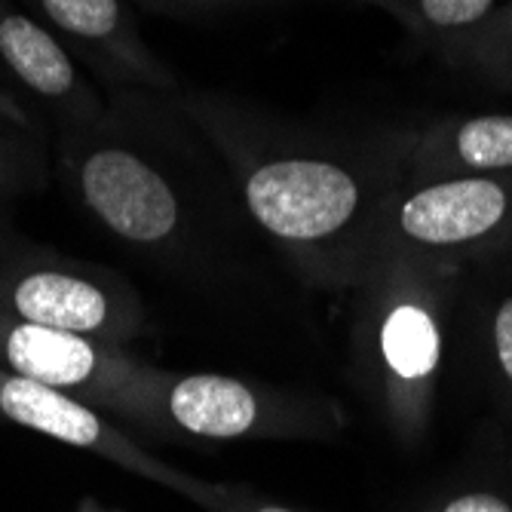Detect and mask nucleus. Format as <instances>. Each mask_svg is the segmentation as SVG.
I'll return each mask as SVG.
<instances>
[{
  "label": "nucleus",
  "instance_id": "nucleus-17",
  "mask_svg": "<svg viewBox=\"0 0 512 512\" xmlns=\"http://www.w3.org/2000/svg\"><path fill=\"white\" fill-rule=\"evenodd\" d=\"M157 16H175V19H203V16H221L246 10L255 4H270V0H132Z\"/></svg>",
  "mask_w": 512,
  "mask_h": 512
},
{
  "label": "nucleus",
  "instance_id": "nucleus-8",
  "mask_svg": "<svg viewBox=\"0 0 512 512\" xmlns=\"http://www.w3.org/2000/svg\"><path fill=\"white\" fill-rule=\"evenodd\" d=\"M0 417H7V421L40 436H50L62 445L99 454L135 476L172 488L175 494L194 500L197 506H203L206 497L212 494L215 482L188 476L157 460L142 445H135L132 436L123 433L114 421H108L105 411L92 408L62 390L13 375L7 368H0Z\"/></svg>",
  "mask_w": 512,
  "mask_h": 512
},
{
  "label": "nucleus",
  "instance_id": "nucleus-11",
  "mask_svg": "<svg viewBox=\"0 0 512 512\" xmlns=\"http://www.w3.org/2000/svg\"><path fill=\"white\" fill-rule=\"evenodd\" d=\"M402 175H512V114L442 117L405 132Z\"/></svg>",
  "mask_w": 512,
  "mask_h": 512
},
{
  "label": "nucleus",
  "instance_id": "nucleus-5",
  "mask_svg": "<svg viewBox=\"0 0 512 512\" xmlns=\"http://www.w3.org/2000/svg\"><path fill=\"white\" fill-rule=\"evenodd\" d=\"M0 368L108 411L142 433L172 436L163 417L169 371L148 365L126 347L0 313Z\"/></svg>",
  "mask_w": 512,
  "mask_h": 512
},
{
  "label": "nucleus",
  "instance_id": "nucleus-1",
  "mask_svg": "<svg viewBox=\"0 0 512 512\" xmlns=\"http://www.w3.org/2000/svg\"><path fill=\"white\" fill-rule=\"evenodd\" d=\"M59 178L74 206L142 264L188 283L240 267L234 181L175 96L108 92L102 117L59 129Z\"/></svg>",
  "mask_w": 512,
  "mask_h": 512
},
{
  "label": "nucleus",
  "instance_id": "nucleus-4",
  "mask_svg": "<svg viewBox=\"0 0 512 512\" xmlns=\"http://www.w3.org/2000/svg\"><path fill=\"white\" fill-rule=\"evenodd\" d=\"M371 252L457 270L512 252V175H402L371 224Z\"/></svg>",
  "mask_w": 512,
  "mask_h": 512
},
{
  "label": "nucleus",
  "instance_id": "nucleus-3",
  "mask_svg": "<svg viewBox=\"0 0 512 512\" xmlns=\"http://www.w3.org/2000/svg\"><path fill=\"white\" fill-rule=\"evenodd\" d=\"M457 279V267L371 252L347 289L356 384L402 445L433 421Z\"/></svg>",
  "mask_w": 512,
  "mask_h": 512
},
{
  "label": "nucleus",
  "instance_id": "nucleus-2",
  "mask_svg": "<svg viewBox=\"0 0 512 512\" xmlns=\"http://www.w3.org/2000/svg\"><path fill=\"white\" fill-rule=\"evenodd\" d=\"M175 102L224 163L258 234L304 283L347 292L368 258L375 215L402 178L405 132L313 129L188 86Z\"/></svg>",
  "mask_w": 512,
  "mask_h": 512
},
{
  "label": "nucleus",
  "instance_id": "nucleus-10",
  "mask_svg": "<svg viewBox=\"0 0 512 512\" xmlns=\"http://www.w3.org/2000/svg\"><path fill=\"white\" fill-rule=\"evenodd\" d=\"M0 68L59 129L102 117L108 92L19 0H0Z\"/></svg>",
  "mask_w": 512,
  "mask_h": 512
},
{
  "label": "nucleus",
  "instance_id": "nucleus-9",
  "mask_svg": "<svg viewBox=\"0 0 512 512\" xmlns=\"http://www.w3.org/2000/svg\"><path fill=\"white\" fill-rule=\"evenodd\" d=\"M50 28L71 56L96 74L105 92L142 89L175 96L181 89L172 68L138 31L126 0H19Z\"/></svg>",
  "mask_w": 512,
  "mask_h": 512
},
{
  "label": "nucleus",
  "instance_id": "nucleus-15",
  "mask_svg": "<svg viewBox=\"0 0 512 512\" xmlns=\"http://www.w3.org/2000/svg\"><path fill=\"white\" fill-rule=\"evenodd\" d=\"M485 353L500 396L512 402V286H500L485 304Z\"/></svg>",
  "mask_w": 512,
  "mask_h": 512
},
{
  "label": "nucleus",
  "instance_id": "nucleus-7",
  "mask_svg": "<svg viewBox=\"0 0 512 512\" xmlns=\"http://www.w3.org/2000/svg\"><path fill=\"white\" fill-rule=\"evenodd\" d=\"M163 417L172 436L209 442L237 439H332L344 411L322 396L230 375H175L163 387Z\"/></svg>",
  "mask_w": 512,
  "mask_h": 512
},
{
  "label": "nucleus",
  "instance_id": "nucleus-16",
  "mask_svg": "<svg viewBox=\"0 0 512 512\" xmlns=\"http://www.w3.org/2000/svg\"><path fill=\"white\" fill-rule=\"evenodd\" d=\"M206 512H298L279 500H270L264 494H258L249 485H237V482H215L212 494L206 497V503L200 506Z\"/></svg>",
  "mask_w": 512,
  "mask_h": 512
},
{
  "label": "nucleus",
  "instance_id": "nucleus-13",
  "mask_svg": "<svg viewBox=\"0 0 512 512\" xmlns=\"http://www.w3.org/2000/svg\"><path fill=\"white\" fill-rule=\"evenodd\" d=\"M46 181V145L40 129L0 92V209Z\"/></svg>",
  "mask_w": 512,
  "mask_h": 512
},
{
  "label": "nucleus",
  "instance_id": "nucleus-14",
  "mask_svg": "<svg viewBox=\"0 0 512 512\" xmlns=\"http://www.w3.org/2000/svg\"><path fill=\"white\" fill-rule=\"evenodd\" d=\"M451 65L467 68L488 86L512 92V0H500Z\"/></svg>",
  "mask_w": 512,
  "mask_h": 512
},
{
  "label": "nucleus",
  "instance_id": "nucleus-18",
  "mask_svg": "<svg viewBox=\"0 0 512 512\" xmlns=\"http://www.w3.org/2000/svg\"><path fill=\"white\" fill-rule=\"evenodd\" d=\"M430 512H512V497L494 488H463L433 503Z\"/></svg>",
  "mask_w": 512,
  "mask_h": 512
},
{
  "label": "nucleus",
  "instance_id": "nucleus-6",
  "mask_svg": "<svg viewBox=\"0 0 512 512\" xmlns=\"http://www.w3.org/2000/svg\"><path fill=\"white\" fill-rule=\"evenodd\" d=\"M0 313L126 347L145 332V301L111 267L0 240Z\"/></svg>",
  "mask_w": 512,
  "mask_h": 512
},
{
  "label": "nucleus",
  "instance_id": "nucleus-12",
  "mask_svg": "<svg viewBox=\"0 0 512 512\" xmlns=\"http://www.w3.org/2000/svg\"><path fill=\"white\" fill-rule=\"evenodd\" d=\"M390 13L411 37L451 62L500 0H353Z\"/></svg>",
  "mask_w": 512,
  "mask_h": 512
}]
</instances>
